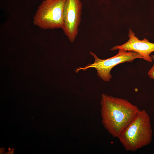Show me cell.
Instances as JSON below:
<instances>
[{"mask_svg":"<svg viewBox=\"0 0 154 154\" xmlns=\"http://www.w3.org/2000/svg\"><path fill=\"white\" fill-rule=\"evenodd\" d=\"M152 60L154 61L153 65L150 70L148 71V75L149 78L152 79H154V55L151 56Z\"/></svg>","mask_w":154,"mask_h":154,"instance_id":"52a82bcc","label":"cell"},{"mask_svg":"<svg viewBox=\"0 0 154 154\" xmlns=\"http://www.w3.org/2000/svg\"><path fill=\"white\" fill-rule=\"evenodd\" d=\"M100 104L102 124L109 133L117 138L140 110L126 100L104 94Z\"/></svg>","mask_w":154,"mask_h":154,"instance_id":"6da1fadb","label":"cell"},{"mask_svg":"<svg viewBox=\"0 0 154 154\" xmlns=\"http://www.w3.org/2000/svg\"><path fill=\"white\" fill-rule=\"evenodd\" d=\"M128 37L129 39L127 42L121 45L115 46L110 50L122 49L134 51L141 55L144 60L149 62H152V59L150 55L154 52V43L149 42L145 38L142 40H139L131 29L129 30Z\"/></svg>","mask_w":154,"mask_h":154,"instance_id":"8992f818","label":"cell"},{"mask_svg":"<svg viewBox=\"0 0 154 154\" xmlns=\"http://www.w3.org/2000/svg\"><path fill=\"white\" fill-rule=\"evenodd\" d=\"M152 132L148 115L140 110L117 138L126 150L135 152L151 143Z\"/></svg>","mask_w":154,"mask_h":154,"instance_id":"7a4b0ae2","label":"cell"},{"mask_svg":"<svg viewBox=\"0 0 154 154\" xmlns=\"http://www.w3.org/2000/svg\"><path fill=\"white\" fill-rule=\"evenodd\" d=\"M82 4L80 0H66L62 29L71 42L77 36L81 21Z\"/></svg>","mask_w":154,"mask_h":154,"instance_id":"5b68a950","label":"cell"},{"mask_svg":"<svg viewBox=\"0 0 154 154\" xmlns=\"http://www.w3.org/2000/svg\"><path fill=\"white\" fill-rule=\"evenodd\" d=\"M66 0L43 1L34 17V25L44 29H62Z\"/></svg>","mask_w":154,"mask_h":154,"instance_id":"3957f363","label":"cell"},{"mask_svg":"<svg viewBox=\"0 0 154 154\" xmlns=\"http://www.w3.org/2000/svg\"><path fill=\"white\" fill-rule=\"evenodd\" d=\"M93 57L94 62L83 67L76 68L75 71L78 72L80 70L85 71L90 68H94L97 71L98 76L105 82H108L112 78L110 71L117 65L125 62H131L137 58L143 59V57L137 53L133 51L119 50L117 54L115 56L106 59L99 58L94 53L90 52Z\"/></svg>","mask_w":154,"mask_h":154,"instance_id":"277c9868","label":"cell"}]
</instances>
